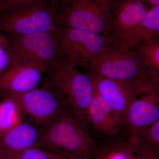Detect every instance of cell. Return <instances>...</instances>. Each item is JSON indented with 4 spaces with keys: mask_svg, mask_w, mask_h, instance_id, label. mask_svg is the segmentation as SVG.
Wrapping results in <instances>:
<instances>
[{
    "mask_svg": "<svg viewBox=\"0 0 159 159\" xmlns=\"http://www.w3.org/2000/svg\"><path fill=\"white\" fill-rule=\"evenodd\" d=\"M96 145L85 123L67 106L43 127L39 148L50 153L63 151L92 158Z\"/></svg>",
    "mask_w": 159,
    "mask_h": 159,
    "instance_id": "obj_1",
    "label": "cell"
},
{
    "mask_svg": "<svg viewBox=\"0 0 159 159\" xmlns=\"http://www.w3.org/2000/svg\"><path fill=\"white\" fill-rule=\"evenodd\" d=\"M45 74V84L62 95L69 107L89 128V109L96 93L92 75L80 73L64 59L48 69Z\"/></svg>",
    "mask_w": 159,
    "mask_h": 159,
    "instance_id": "obj_2",
    "label": "cell"
},
{
    "mask_svg": "<svg viewBox=\"0 0 159 159\" xmlns=\"http://www.w3.org/2000/svg\"><path fill=\"white\" fill-rule=\"evenodd\" d=\"M63 27L53 0H39L0 12V31L7 34L58 32Z\"/></svg>",
    "mask_w": 159,
    "mask_h": 159,
    "instance_id": "obj_3",
    "label": "cell"
},
{
    "mask_svg": "<svg viewBox=\"0 0 159 159\" xmlns=\"http://www.w3.org/2000/svg\"><path fill=\"white\" fill-rule=\"evenodd\" d=\"M86 69L93 76L120 81L139 79L148 70L134 49L116 44L100 52Z\"/></svg>",
    "mask_w": 159,
    "mask_h": 159,
    "instance_id": "obj_4",
    "label": "cell"
},
{
    "mask_svg": "<svg viewBox=\"0 0 159 159\" xmlns=\"http://www.w3.org/2000/svg\"><path fill=\"white\" fill-rule=\"evenodd\" d=\"M58 33L64 59L76 68L86 69L100 52L116 44L111 36L80 29L63 27Z\"/></svg>",
    "mask_w": 159,
    "mask_h": 159,
    "instance_id": "obj_5",
    "label": "cell"
},
{
    "mask_svg": "<svg viewBox=\"0 0 159 159\" xmlns=\"http://www.w3.org/2000/svg\"><path fill=\"white\" fill-rule=\"evenodd\" d=\"M14 101L22 113L32 122L43 128L66 107L65 99L51 86L45 84L41 88L33 89L25 93L0 95Z\"/></svg>",
    "mask_w": 159,
    "mask_h": 159,
    "instance_id": "obj_6",
    "label": "cell"
},
{
    "mask_svg": "<svg viewBox=\"0 0 159 159\" xmlns=\"http://www.w3.org/2000/svg\"><path fill=\"white\" fill-rule=\"evenodd\" d=\"M113 0H75L58 9L64 27L107 35Z\"/></svg>",
    "mask_w": 159,
    "mask_h": 159,
    "instance_id": "obj_7",
    "label": "cell"
},
{
    "mask_svg": "<svg viewBox=\"0 0 159 159\" xmlns=\"http://www.w3.org/2000/svg\"><path fill=\"white\" fill-rule=\"evenodd\" d=\"M58 32H40L25 34H7L12 51L29 61L47 70L64 59Z\"/></svg>",
    "mask_w": 159,
    "mask_h": 159,
    "instance_id": "obj_8",
    "label": "cell"
},
{
    "mask_svg": "<svg viewBox=\"0 0 159 159\" xmlns=\"http://www.w3.org/2000/svg\"><path fill=\"white\" fill-rule=\"evenodd\" d=\"M47 70L44 67L29 61L11 50L9 66L0 75V95L25 93L36 88Z\"/></svg>",
    "mask_w": 159,
    "mask_h": 159,
    "instance_id": "obj_9",
    "label": "cell"
},
{
    "mask_svg": "<svg viewBox=\"0 0 159 159\" xmlns=\"http://www.w3.org/2000/svg\"><path fill=\"white\" fill-rule=\"evenodd\" d=\"M150 9L145 0H113L107 35L122 47Z\"/></svg>",
    "mask_w": 159,
    "mask_h": 159,
    "instance_id": "obj_10",
    "label": "cell"
},
{
    "mask_svg": "<svg viewBox=\"0 0 159 159\" xmlns=\"http://www.w3.org/2000/svg\"><path fill=\"white\" fill-rule=\"evenodd\" d=\"M159 120V91L138 94L125 115L120 134L125 139Z\"/></svg>",
    "mask_w": 159,
    "mask_h": 159,
    "instance_id": "obj_11",
    "label": "cell"
},
{
    "mask_svg": "<svg viewBox=\"0 0 159 159\" xmlns=\"http://www.w3.org/2000/svg\"><path fill=\"white\" fill-rule=\"evenodd\" d=\"M92 76L96 93L123 123L129 106L136 97L138 79L120 81Z\"/></svg>",
    "mask_w": 159,
    "mask_h": 159,
    "instance_id": "obj_12",
    "label": "cell"
},
{
    "mask_svg": "<svg viewBox=\"0 0 159 159\" xmlns=\"http://www.w3.org/2000/svg\"><path fill=\"white\" fill-rule=\"evenodd\" d=\"M89 119L95 135L102 140L118 135L122 129V121L96 92L89 108Z\"/></svg>",
    "mask_w": 159,
    "mask_h": 159,
    "instance_id": "obj_13",
    "label": "cell"
},
{
    "mask_svg": "<svg viewBox=\"0 0 159 159\" xmlns=\"http://www.w3.org/2000/svg\"><path fill=\"white\" fill-rule=\"evenodd\" d=\"M42 129L31 122L24 121L9 129H0V149L20 150L39 148Z\"/></svg>",
    "mask_w": 159,
    "mask_h": 159,
    "instance_id": "obj_14",
    "label": "cell"
},
{
    "mask_svg": "<svg viewBox=\"0 0 159 159\" xmlns=\"http://www.w3.org/2000/svg\"><path fill=\"white\" fill-rule=\"evenodd\" d=\"M159 37V6H158L149 9L121 47L133 48L143 41Z\"/></svg>",
    "mask_w": 159,
    "mask_h": 159,
    "instance_id": "obj_15",
    "label": "cell"
},
{
    "mask_svg": "<svg viewBox=\"0 0 159 159\" xmlns=\"http://www.w3.org/2000/svg\"><path fill=\"white\" fill-rule=\"evenodd\" d=\"M103 140L102 144L96 145L95 159H134L133 149L122 135Z\"/></svg>",
    "mask_w": 159,
    "mask_h": 159,
    "instance_id": "obj_16",
    "label": "cell"
},
{
    "mask_svg": "<svg viewBox=\"0 0 159 159\" xmlns=\"http://www.w3.org/2000/svg\"><path fill=\"white\" fill-rule=\"evenodd\" d=\"M151 74L159 79V38L141 42L133 48Z\"/></svg>",
    "mask_w": 159,
    "mask_h": 159,
    "instance_id": "obj_17",
    "label": "cell"
},
{
    "mask_svg": "<svg viewBox=\"0 0 159 159\" xmlns=\"http://www.w3.org/2000/svg\"><path fill=\"white\" fill-rule=\"evenodd\" d=\"M0 101V129L6 130L23 122L20 109L11 99L2 98Z\"/></svg>",
    "mask_w": 159,
    "mask_h": 159,
    "instance_id": "obj_18",
    "label": "cell"
},
{
    "mask_svg": "<svg viewBox=\"0 0 159 159\" xmlns=\"http://www.w3.org/2000/svg\"><path fill=\"white\" fill-rule=\"evenodd\" d=\"M55 156L38 147L20 150L0 149V156L6 159H56Z\"/></svg>",
    "mask_w": 159,
    "mask_h": 159,
    "instance_id": "obj_19",
    "label": "cell"
},
{
    "mask_svg": "<svg viewBox=\"0 0 159 159\" xmlns=\"http://www.w3.org/2000/svg\"><path fill=\"white\" fill-rule=\"evenodd\" d=\"M11 50L7 36L0 31V75L9 66Z\"/></svg>",
    "mask_w": 159,
    "mask_h": 159,
    "instance_id": "obj_20",
    "label": "cell"
},
{
    "mask_svg": "<svg viewBox=\"0 0 159 159\" xmlns=\"http://www.w3.org/2000/svg\"><path fill=\"white\" fill-rule=\"evenodd\" d=\"M38 1L39 0H0V12Z\"/></svg>",
    "mask_w": 159,
    "mask_h": 159,
    "instance_id": "obj_21",
    "label": "cell"
},
{
    "mask_svg": "<svg viewBox=\"0 0 159 159\" xmlns=\"http://www.w3.org/2000/svg\"><path fill=\"white\" fill-rule=\"evenodd\" d=\"M54 153L55 154L56 159H91L88 158L76 156L66 152H59Z\"/></svg>",
    "mask_w": 159,
    "mask_h": 159,
    "instance_id": "obj_22",
    "label": "cell"
},
{
    "mask_svg": "<svg viewBox=\"0 0 159 159\" xmlns=\"http://www.w3.org/2000/svg\"><path fill=\"white\" fill-rule=\"evenodd\" d=\"M158 157L159 154L147 152L135 154L134 159H158Z\"/></svg>",
    "mask_w": 159,
    "mask_h": 159,
    "instance_id": "obj_23",
    "label": "cell"
},
{
    "mask_svg": "<svg viewBox=\"0 0 159 159\" xmlns=\"http://www.w3.org/2000/svg\"><path fill=\"white\" fill-rule=\"evenodd\" d=\"M53 1L55 3L57 9H58L63 6L73 2L75 0H53Z\"/></svg>",
    "mask_w": 159,
    "mask_h": 159,
    "instance_id": "obj_24",
    "label": "cell"
},
{
    "mask_svg": "<svg viewBox=\"0 0 159 159\" xmlns=\"http://www.w3.org/2000/svg\"><path fill=\"white\" fill-rule=\"evenodd\" d=\"M149 8H152L159 6V0H145Z\"/></svg>",
    "mask_w": 159,
    "mask_h": 159,
    "instance_id": "obj_25",
    "label": "cell"
},
{
    "mask_svg": "<svg viewBox=\"0 0 159 159\" xmlns=\"http://www.w3.org/2000/svg\"><path fill=\"white\" fill-rule=\"evenodd\" d=\"M0 159H5L3 158V157H0Z\"/></svg>",
    "mask_w": 159,
    "mask_h": 159,
    "instance_id": "obj_26",
    "label": "cell"
}]
</instances>
